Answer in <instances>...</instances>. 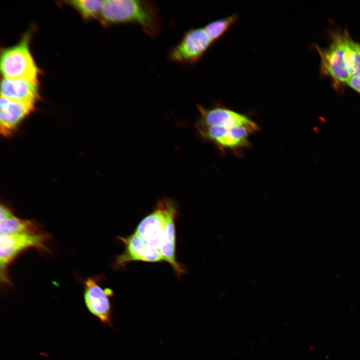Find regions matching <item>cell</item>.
<instances>
[{
    "label": "cell",
    "instance_id": "5",
    "mask_svg": "<svg viewBox=\"0 0 360 360\" xmlns=\"http://www.w3.org/2000/svg\"><path fill=\"white\" fill-rule=\"evenodd\" d=\"M213 44L203 27L191 28L184 32L180 42L170 50L168 58L174 62L194 64Z\"/></svg>",
    "mask_w": 360,
    "mask_h": 360
},
{
    "label": "cell",
    "instance_id": "3",
    "mask_svg": "<svg viewBox=\"0 0 360 360\" xmlns=\"http://www.w3.org/2000/svg\"><path fill=\"white\" fill-rule=\"evenodd\" d=\"M31 36L32 31L28 30L18 43L1 50L0 69L4 78L23 79L39 84L40 72L30 50Z\"/></svg>",
    "mask_w": 360,
    "mask_h": 360
},
{
    "label": "cell",
    "instance_id": "17",
    "mask_svg": "<svg viewBox=\"0 0 360 360\" xmlns=\"http://www.w3.org/2000/svg\"><path fill=\"white\" fill-rule=\"evenodd\" d=\"M346 84L350 88L360 93V72L351 76Z\"/></svg>",
    "mask_w": 360,
    "mask_h": 360
},
{
    "label": "cell",
    "instance_id": "4",
    "mask_svg": "<svg viewBox=\"0 0 360 360\" xmlns=\"http://www.w3.org/2000/svg\"><path fill=\"white\" fill-rule=\"evenodd\" d=\"M49 239L48 234L43 230L0 236L1 281L6 284L9 282L10 280L7 272L8 266L20 252L32 248L48 252L47 244Z\"/></svg>",
    "mask_w": 360,
    "mask_h": 360
},
{
    "label": "cell",
    "instance_id": "12",
    "mask_svg": "<svg viewBox=\"0 0 360 360\" xmlns=\"http://www.w3.org/2000/svg\"><path fill=\"white\" fill-rule=\"evenodd\" d=\"M0 95L11 100L35 104L40 97L38 84L23 79L3 78Z\"/></svg>",
    "mask_w": 360,
    "mask_h": 360
},
{
    "label": "cell",
    "instance_id": "10",
    "mask_svg": "<svg viewBox=\"0 0 360 360\" xmlns=\"http://www.w3.org/2000/svg\"><path fill=\"white\" fill-rule=\"evenodd\" d=\"M34 104L18 101L0 96V132L8 135L34 108Z\"/></svg>",
    "mask_w": 360,
    "mask_h": 360
},
{
    "label": "cell",
    "instance_id": "6",
    "mask_svg": "<svg viewBox=\"0 0 360 360\" xmlns=\"http://www.w3.org/2000/svg\"><path fill=\"white\" fill-rule=\"evenodd\" d=\"M347 34L336 33L328 47L318 48L320 57L321 72L336 84H346L350 78L345 62Z\"/></svg>",
    "mask_w": 360,
    "mask_h": 360
},
{
    "label": "cell",
    "instance_id": "16",
    "mask_svg": "<svg viewBox=\"0 0 360 360\" xmlns=\"http://www.w3.org/2000/svg\"><path fill=\"white\" fill-rule=\"evenodd\" d=\"M238 16L234 14L226 18L212 22L203 27L213 43L222 37L238 20Z\"/></svg>",
    "mask_w": 360,
    "mask_h": 360
},
{
    "label": "cell",
    "instance_id": "13",
    "mask_svg": "<svg viewBox=\"0 0 360 360\" xmlns=\"http://www.w3.org/2000/svg\"><path fill=\"white\" fill-rule=\"evenodd\" d=\"M42 230L40 224L31 220H24L15 216L0 221V236L9 235L26 232H38Z\"/></svg>",
    "mask_w": 360,
    "mask_h": 360
},
{
    "label": "cell",
    "instance_id": "11",
    "mask_svg": "<svg viewBox=\"0 0 360 360\" xmlns=\"http://www.w3.org/2000/svg\"><path fill=\"white\" fill-rule=\"evenodd\" d=\"M176 204L170 208L167 216L165 230L160 244L159 252L164 261L168 262L180 276L185 272L184 266L176 258L175 220L178 215Z\"/></svg>",
    "mask_w": 360,
    "mask_h": 360
},
{
    "label": "cell",
    "instance_id": "1",
    "mask_svg": "<svg viewBox=\"0 0 360 360\" xmlns=\"http://www.w3.org/2000/svg\"><path fill=\"white\" fill-rule=\"evenodd\" d=\"M198 116L195 126L200 137L220 150L241 156L251 146L250 137L260 130L259 126L248 115L220 103L209 108L197 105Z\"/></svg>",
    "mask_w": 360,
    "mask_h": 360
},
{
    "label": "cell",
    "instance_id": "2",
    "mask_svg": "<svg viewBox=\"0 0 360 360\" xmlns=\"http://www.w3.org/2000/svg\"><path fill=\"white\" fill-rule=\"evenodd\" d=\"M98 20L104 27L122 24H136L151 37L158 36L162 29L158 8L148 0H104Z\"/></svg>",
    "mask_w": 360,
    "mask_h": 360
},
{
    "label": "cell",
    "instance_id": "8",
    "mask_svg": "<svg viewBox=\"0 0 360 360\" xmlns=\"http://www.w3.org/2000/svg\"><path fill=\"white\" fill-rule=\"evenodd\" d=\"M118 238L124 244L125 248L124 252L116 257V267L123 268L127 263L132 261L150 262L164 261L160 252L136 232L128 236Z\"/></svg>",
    "mask_w": 360,
    "mask_h": 360
},
{
    "label": "cell",
    "instance_id": "18",
    "mask_svg": "<svg viewBox=\"0 0 360 360\" xmlns=\"http://www.w3.org/2000/svg\"><path fill=\"white\" fill-rule=\"evenodd\" d=\"M14 216L6 206L1 204L0 207V220L2 221Z\"/></svg>",
    "mask_w": 360,
    "mask_h": 360
},
{
    "label": "cell",
    "instance_id": "7",
    "mask_svg": "<svg viewBox=\"0 0 360 360\" xmlns=\"http://www.w3.org/2000/svg\"><path fill=\"white\" fill-rule=\"evenodd\" d=\"M176 203L169 198L159 200L154 210L142 220L136 228L135 232L158 251L168 214Z\"/></svg>",
    "mask_w": 360,
    "mask_h": 360
},
{
    "label": "cell",
    "instance_id": "9",
    "mask_svg": "<svg viewBox=\"0 0 360 360\" xmlns=\"http://www.w3.org/2000/svg\"><path fill=\"white\" fill-rule=\"evenodd\" d=\"M100 276L87 278L84 282V298L88 310L104 322L110 321L111 306L109 297L112 296L110 288L103 289L100 285Z\"/></svg>",
    "mask_w": 360,
    "mask_h": 360
},
{
    "label": "cell",
    "instance_id": "15",
    "mask_svg": "<svg viewBox=\"0 0 360 360\" xmlns=\"http://www.w3.org/2000/svg\"><path fill=\"white\" fill-rule=\"evenodd\" d=\"M345 62L350 78L360 72V44L348 34L346 42Z\"/></svg>",
    "mask_w": 360,
    "mask_h": 360
},
{
    "label": "cell",
    "instance_id": "14",
    "mask_svg": "<svg viewBox=\"0 0 360 360\" xmlns=\"http://www.w3.org/2000/svg\"><path fill=\"white\" fill-rule=\"evenodd\" d=\"M104 0H74L66 1V4L74 8L85 20L98 19Z\"/></svg>",
    "mask_w": 360,
    "mask_h": 360
}]
</instances>
